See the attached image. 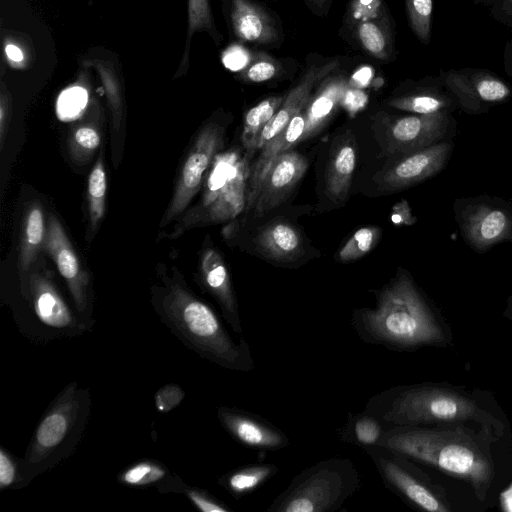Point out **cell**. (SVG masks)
I'll use <instances>...</instances> for the list:
<instances>
[{
  "label": "cell",
  "mask_w": 512,
  "mask_h": 512,
  "mask_svg": "<svg viewBox=\"0 0 512 512\" xmlns=\"http://www.w3.org/2000/svg\"><path fill=\"white\" fill-rule=\"evenodd\" d=\"M376 299L374 308L352 315L351 325L363 342L396 352L448 344L442 322L408 273L399 272Z\"/></svg>",
  "instance_id": "1"
},
{
  "label": "cell",
  "mask_w": 512,
  "mask_h": 512,
  "mask_svg": "<svg viewBox=\"0 0 512 512\" xmlns=\"http://www.w3.org/2000/svg\"><path fill=\"white\" fill-rule=\"evenodd\" d=\"M378 446L465 481L479 501L487 498L494 481L495 465L488 443L463 426L387 427Z\"/></svg>",
  "instance_id": "2"
},
{
  "label": "cell",
  "mask_w": 512,
  "mask_h": 512,
  "mask_svg": "<svg viewBox=\"0 0 512 512\" xmlns=\"http://www.w3.org/2000/svg\"><path fill=\"white\" fill-rule=\"evenodd\" d=\"M364 411L385 426H428L474 422L492 439L503 434V424L466 392L434 383L401 385L372 396Z\"/></svg>",
  "instance_id": "3"
},
{
  "label": "cell",
  "mask_w": 512,
  "mask_h": 512,
  "mask_svg": "<svg viewBox=\"0 0 512 512\" xmlns=\"http://www.w3.org/2000/svg\"><path fill=\"white\" fill-rule=\"evenodd\" d=\"M155 310L168 329L190 350L228 370L255 368L244 337L236 342L213 309L183 284L172 281L158 295Z\"/></svg>",
  "instance_id": "4"
},
{
  "label": "cell",
  "mask_w": 512,
  "mask_h": 512,
  "mask_svg": "<svg viewBox=\"0 0 512 512\" xmlns=\"http://www.w3.org/2000/svg\"><path fill=\"white\" fill-rule=\"evenodd\" d=\"M90 397L76 382L68 384L43 414L20 460L23 486L69 456L84 432Z\"/></svg>",
  "instance_id": "5"
},
{
  "label": "cell",
  "mask_w": 512,
  "mask_h": 512,
  "mask_svg": "<svg viewBox=\"0 0 512 512\" xmlns=\"http://www.w3.org/2000/svg\"><path fill=\"white\" fill-rule=\"evenodd\" d=\"M359 486L360 475L351 459L328 458L298 473L267 512H334Z\"/></svg>",
  "instance_id": "6"
},
{
  "label": "cell",
  "mask_w": 512,
  "mask_h": 512,
  "mask_svg": "<svg viewBox=\"0 0 512 512\" xmlns=\"http://www.w3.org/2000/svg\"><path fill=\"white\" fill-rule=\"evenodd\" d=\"M248 159L236 150L218 153L206 175L200 202L192 208L177 227L180 232L207 223L230 220L247 203Z\"/></svg>",
  "instance_id": "7"
},
{
  "label": "cell",
  "mask_w": 512,
  "mask_h": 512,
  "mask_svg": "<svg viewBox=\"0 0 512 512\" xmlns=\"http://www.w3.org/2000/svg\"><path fill=\"white\" fill-rule=\"evenodd\" d=\"M363 450L373 462L385 486L410 506L428 512H450L442 487L432 482L415 462L382 446Z\"/></svg>",
  "instance_id": "8"
},
{
  "label": "cell",
  "mask_w": 512,
  "mask_h": 512,
  "mask_svg": "<svg viewBox=\"0 0 512 512\" xmlns=\"http://www.w3.org/2000/svg\"><path fill=\"white\" fill-rule=\"evenodd\" d=\"M453 211L462 239L474 252L512 242V202L488 194L460 197Z\"/></svg>",
  "instance_id": "9"
},
{
  "label": "cell",
  "mask_w": 512,
  "mask_h": 512,
  "mask_svg": "<svg viewBox=\"0 0 512 512\" xmlns=\"http://www.w3.org/2000/svg\"><path fill=\"white\" fill-rule=\"evenodd\" d=\"M224 129L218 124L206 125L198 133L180 170L170 204L162 218L161 227L179 216L200 190L206 173L223 147Z\"/></svg>",
  "instance_id": "10"
},
{
  "label": "cell",
  "mask_w": 512,
  "mask_h": 512,
  "mask_svg": "<svg viewBox=\"0 0 512 512\" xmlns=\"http://www.w3.org/2000/svg\"><path fill=\"white\" fill-rule=\"evenodd\" d=\"M440 82L454 97L457 107L470 115L486 113L512 96L505 81L484 69H450L441 73Z\"/></svg>",
  "instance_id": "11"
},
{
  "label": "cell",
  "mask_w": 512,
  "mask_h": 512,
  "mask_svg": "<svg viewBox=\"0 0 512 512\" xmlns=\"http://www.w3.org/2000/svg\"><path fill=\"white\" fill-rule=\"evenodd\" d=\"M456 122L452 114H409L391 118L386 126L388 155L408 154L445 140H452Z\"/></svg>",
  "instance_id": "12"
},
{
  "label": "cell",
  "mask_w": 512,
  "mask_h": 512,
  "mask_svg": "<svg viewBox=\"0 0 512 512\" xmlns=\"http://www.w3.org/2000/svg\"><path fill=\"white\" fill-rule=\"evenodd\" d=\"M53 260L65 280L80 319L92 327L89 275L67 237L59 220L50 216L42 248Z\"/></svg>",
  "instance_id": "13"
},
{
  "label": "cell",
  "mask_w": 512,
  "mask_h": 512,
  "mask_svg": "<svg viewBox=\"0 0 512 512\" xmlns=\"http://www.w3.org/2000/svg\"><path fill=\"white\" fill-rule=\"evenodd\" d=\"M453 150V141L445 140L398 156L384 171L380 187L387 191L402 190L439 174L447 166Z\"/></svg>",
  "instance_id": "14"
},
{
  "label": "cell",
  "mask_w": 512,
  "mask_h": 512,
  "mask_svg": "<svg viewBox=\"0 0 512 512\" xmlns=\"http://www.w3.org/2000/svg\"><path fill=\"white\" fill-rule=\"evenodd\" d=\"M217 418L237 442L249 448L279 450L290 445V439L281 429L249 411L221 406L217 409Z\"/></svg>",
  "instance_id": "15"
},
{
  "label": "cell",
  "mask_w": 512,
  "mask_h": 512,
  "mask_svg": "<svg viewBox=\"0 0 512 512\" xmlns=\"http://www.w3.org/2000/svg\"><path fill=\"white\" fill-rule=\"evenodd\" d=\"M28 287L34 312L45 326L69 335L88 330L87 325L72 312L48 275L32 273Z\"/></svg>",
  "instance_id": "16"
},
{
  "label": "cell",
  "mask_w": 512,
  "mask_h": 512,
  "mask_svg": "<svg viewBox=\"0 0 512 512\" xmlns=\"http://www.w3.org/2000/svg\"><path fill=\"white\" fill-rule=\"evenodd\" d=\"M308 168L306 158L294 151L280 155L269 170L255 203V216L278 207L299 183Z\"/></svg>",
  "instance_id": "17"
},
{
  "label": "cell",
  "mask_w": 512,
  "mask_h": 512,
  "mask_svg": "<svg viewBox=\"0 0 512 512\" xmlns=\"http://www.w3.org/2000/svg\"><path fill=\"white\" fill-rule=\"evenodd\" d=\"M338 61L332 60L323 65L311 66L299 83L284 97V100L262 130L256 144V150L262 149L272 138L279 134L297 114L307 105L313 87L337 66Z\"/></svg>",
  "instance_id": "18"
},
{
  "label": "cell",
  "mask_w": 512,
  "mask_h": 512,
  "mask_svg": "<svg viewBox=\"0 0 512 512\" xmlns=\"http://www.w3.org/2000/svg\"><path fill=\"white\" fill-rule=\"evenodd\" d=\"M200 270L203 283L218 302L224 319L235 333L242 335L237 299L220 254L211 248L205 250L201 257Z\"/></svg>",
  "instance_id": "19"
},
{
  "label": "cell",
  "mask_w": 512,
  "mask_h": 512,
  "mask_svg": "<svg viewBox=\"0 0 512 512\" xmlns=\"http://www.w3.org/2000/svg\"><path fill=\"white\" fill-rule=\"evenodd\" d=\"M305 123V116L302 111L292 118L288 125L261 149V154L250 172L246 203L248 210L255 206L265 178L278 157L302 140Z\"/></svg>",
  "instance_id": "20"
},
{
  "label": "cell",
  "mask_w": 512,
  "mask_h": 512,
  "mask_svg": "<svg viewBox=\"0 0 512 512\" xmlns=\"http://www.w3.org/2000/svg\"><path fill=\"white\" fill-rule=\"evenodd\" d=\"M380 12L379 0H357L353 3L356 33L362 47L370 55L386 60L390 55L392 39L388 20Z\"/></svg>",
  "instance_id": "21"
},
{
  "label": "cell",
  "mask_w": 512,
  "mask_h": 512,
  "mask_svg": "<svg viewBox=\"0 0 512 512\" xmlns=\"http://www.w3.org/2000/svg\"><path fill=\"white\" fill-rule=\"evenodd\" d=\"M231 19L235 34L241 40L269 44L278 39L270 15L251 0H233Z\"/></svg>",
  "instance_id": "22"
},
{
  "label": "cell",
  "mask_w": 512,
  "mask_h": 512,
  "mask_svg": "<svg viewBox=\"0 0 512 512\" xmlns=\"http://www.w3.org/2000/svg\"><path fill=\"white\" fill-rule=\"evenodd\" d=\"M348 87L343 77H334L324 84L318 93L309 99L305 110V131L302 140L316 135L329 121Z\"/></svg>",
  "instance_id": "23"
},
{
  "label": "cell",
  "mask_w": 512,
  "mask_h": 512,
  "mask_svg": "<svg viewBox=\"0 0 512 512\" xmlns=\"http://www.w3.org/2000/svg\"><path fill=\"white\" fill-rule=\"evenodd\" d=\"M388 105L412 114H452L458 108L451 93L445 87L442 89L439 86L393 98Z\"/></svg>",
  "instance_id": "24"
},
{
  "label": "cell",
  "mask_w": 512,
  "mask_h": 512,
  "mask_svg": "<svg viewBox=\"0 0 512 512\" xmlns=\"http://www.w3.org/2000/svg\"><path fill=\"white\" fill-rule=\"evenodd\" d=\"M46 232L41 206L39 204L30 205L22 220L18 262L21 281L35 261L39 250L43 248Z\"/></svg>",
  "instance_id": "25"
},
{
  "label": "cell",
  "mask_w": 512,
  "mask_h": 512,
  "mask_svg": "<svg viewBox=\"0 0 512 512\" xmlns=\"http://www.w3.org/2000/svg\"><path fill=\"white\" fill-rule=\"evenodd\" d=\"M356 165L355 148L351 143H343L331 156L326 173V192L335 203L346 199Z\"/></svg>",
  "instance_id": "26"
},
{
  "label": "cell",
  "mask_w": 512,
  "mask_h": 512,
  "mask_svg": "<svg viewBox=\"0 0 512 512\" xmlns=\"http://www.w3.org/2000/svg\"><path fill=\"white\" fill-rule=\"evenodd\" d=\"M257 243L265 255L275 260L293 259L301 248L299 233L285 222H274L265 227L259 233Z\"/></svg>",
  "instance_id": "27"
},
{
  "label": "cell",
  "mask_w": 512,
  "mask_h": 512,
  "mask_svg": "<svg viewBox=\"0 0 512 512\" xmlns=\"http://www.w3.org/2000/svg\"><path fill=\"white\" fill-rule=\"evenodd\" d=\"M279 471L272 463H256L236 468L219 479V485L239 498L259 488Z\"/></svg>",
  "instance_id": "28"
},
{
  "label": "cell",
  "mask_w": 512,
  "mask_h": 512,
  "mask_svg": "<svg viewBox=\"0 0 512 512\" xmlns=\"http://www.w3.org/2000/svg\"><path fill=\"white\" fill-rule=\"evenodd\" d=\"M386 426L373 414L366 411L350 414L341 428L339 437L342 441L361 447L379 444Z\"/></svg>",
  "instance_id": "29"
},
{
  "label": "cell",
  "mask_w": 512,
  "mask_h": 512,
  "mask_svg": "<svg viewBox=\"0 0 512 512\" xmlns=\"http://www.w3.org/2000/svg\"><path fill=\"white\" fill-rule=\"evenodd\" d=\"M283 100L284 98L281 96L270 97L247 112L242 133V143L248 152L247 156L253 154L256 150V144L262 130L279 109Z\"/></svg>",
  "instance_id": "30"
},
{
  "label": "cell",
  "mask_w": 512,
  "mask_h": 512,
  "mask_svg": "<svg viewBox=\"0 0 512 512\" xmlns=\"http://www.w3.org/2000/svg\"><path fill=\"white\" fill-rule=\"evenodd\" d=\"M101 143V128L97 121L84 120L72 128L68 137L71 158L77 163L87 162Z\"/></svg>",
  "instance_id": "31"
},
{
  "label": "cell",
  "mask_w": 512,
  "mask_h": 512,
  "mask_svg": "<svg viewBox=\"0 0 512 512\" xmlns=\"http://www.w3.org/2000/svg\"><path fill=\"white\" fill-rule=\"evenodd\" d=\"M106 190V172L100 154V157L92 168L88 179V208L90 227L92 230L97 228L99 222L104 216Z\"/></svg>",
  "instance_id": "32"
},
{
  "label": "cell",
  "mask_w": 512,
  "mask_h": 512,
  "mask_svg": "<svg viewBox=\"0 0 512 512\" xmlns=\"http://www.w3.org/2000/svg\"><path fill=\"white\" fill-rule=\"evenodd\" d=\"M168 476V470L159 462L143 460L126 468L118 477L119 482L143 487L157 484Z\"/></svg>",
  "instance_id": "33"
},
{
  "label": "cell",
  "mask_w": 512,
  "mask_h": 512,
  "mask_svg": "<svg viewBox=\"0 0 512 512\" xmlns=\"http://www.w3.org/2000/svg\"><path fill=\"white\" fill-rule=\"evenodd\" d=\"M411 29L424 44L431 37L433 0H405Z\"/></svg>",
  "instance_id": "34"
},
{
  "label": "cell",
  "mask_w": 512,
  "mask_h": 512,
  "mask_svg": "<svg viewBox=\"0 0 512 512\" xmlns=\"http://www.w3.org/2000/svg\"><path fill=\"white\" fill-rule=\"evenodd\" d=\"M380 230L377 227H364L357 230L339 251L340 261L356 260L369 252L377 243Z\"/></svg>",
  "instance_id": "35"
},
{
  "label": "cell",
  "mask_w": 512,
  "mask_h": 512,
  "mask_svg": "<svg viewBox=\"0 0 512 512\" xmlns=\"http://www.w3.org/2000/svg\"><path fill=\"white\" fill-rule=\"evenodd\" d=\"M87 91L79 86L66 89L61 93L57 103V110L63 119L74 118L86 106Z\"/></svg>",
  "instance_id": "36"
},
{
  "label": "cell",
  "mask_w": 512,
  "mask_h": 512,
  "mask_svg": "<svg viewBox=\"0 0 512 512\" xmlns=\"http://www.w3.org/2000/svg\"><path fill=\"white\" fill-rule=\"evenodd\" d=\"M23 487L20 460L3 447L0 449V488Z\"/></svg>",
  "instance_id": "37"
},
{
  "label": "cell",
  "mask_w": 512,
  "mask_h": 512,
  "mask_svg": "<svg viewBox=\"0 0 512 512\" xmlns=\"http://www.w3.org/2000/svg\"><path fill=\"white\" fill-rule=\"evenodd\" d=\"M277 71L275 62L267 56H262L248 65L243 71V77L250 82L260 83L272 79Z\"/></svg>",
  "instance_id": "38"
},
{
  "label": "cell",
  "mask_w": 512,
  "mask_h": 512,
  "mask_svg": "<svg viewBox=\"0 0 512 512\" xmlns=\"http://www.w3.org/2000/svg\"><path fill=\"white\" fill-rule=\"evenodd\" d=\"M186 495L190 501L203 512H231L232 509L224 502L219 501L207 491L197 488H189Z\"/></svg>",
  "instance_id": "39"
},
{
  "label": "cell",
  "mask_w": 512,
  "mask_h": 512,
  "mask_svg": "<svg viewBox=\"0 0 512 512\" xmlns=\"http://www.w3.org/2000/svg\"><path fill=\"white\" fill-rule=\"evenodd\" d=\"M185 396V392L177 384H166L155 394V404L160 412H168L176 408Z\"/></svg>",
  "instance_id": "40"
},
{
  "label": "cell",
  "mask_w": 512,
  "mask_h": 512,
  "mask_svg": "<svg viewBox=\"0 0 512 512\" xmlns=\"http://www.w3.org/2000/svg\"><path fill=\"white\" fill-rule=\"evenodd\" d=\"M248 60L247 51L239 46L230 47L223 55L224 65L233 71L242 69L247 65Z\"/></svg>",
  "instance_id": "41"
},
{
  "label": "cell",
  "mask_w": 512,
  "mask_h": 512,
  "mask_svg": "<svg viewBox=\"0 0 512 512\" xmlns=\"http://www.w3.org/2000/svg\"><path fill=\"white\" fill-rule=\"evenodd\" d=\"M366 100L367 97L362 91L357 90L356 88L348 89L347 87L340 104H342L347 111L355 113L365 105Z\"/></svg>",
  "instance_id": "42"
},
{
  "label": "cell",
  "mask_w": 512,
  "mask_h": 512,
  "mask_svg": "<svg viewBox=\"0 0 512 512\" xmlns=\"http://www.w3.org/2000/svg\"><path fill=\"white\" fill-rule=\"evenodd\" d=\"M209 21V9L207 0H190L191 27L203 25Z\"/></svg>",
  "instance_id": "43"
},
{
  "label": "cell",
  "mask_w": 512,
  "mask_h": 512,
  "mask_svg": "<svg viewBox=\"0 0 512 512\" xmlns=\"http://www.w3.org/2000/svg\"><path fill=\"white\" fill-rule=\"evenodd\" d=\"M11 118V105L8 96L2 95L0 104V149L2 151Z\"/></svg>",
  "instance_id": "44"
},
{
  "label": "cell",
  "mask_w": 512,
  "mask_h": 512,
  "mask_svg": "<svg viewBox=\"0 0 512 512\" xmlns=\"http://www.w3.org/2000/svg\"><path fill=\"white\" fill-rule=\"evenodd\" d=\"M5 52L7 57L13 62H20L23 60L22 51L15 45H6Z\"/></svg>",
  "instance_id": "45"
},
{
  "label": "cell",
  "mask_w": 512,
  "mask_h": 512,
  "mask_svg": "<svg viewBox=\"0 0 512 512\" xmlns=\"http://www.w3.org/2000/svg\"><path fill=\"white\" fill-rule=\"evenodd\" d=\"M503 316L509 320H512V294L507 299V305L503 311Z\"/></svg>",
  "instance_id": "46"
},
{
  "label": "cell",
  "mask_w": 512,
  "mask_h": 512,
  "mask_svg": "<svg viewBox=\"0 0 512 512\" xmlns=\"http://www.w3.org/2000/svg\"><path fill=\"white\" fill-rule=\"evenodd\" d=\"M501 10L506 16H512V0H504L501 5Z\"/></svg>",
  "instance_id": "47"
},
{
  "label": "cell",
  "mask_w": 512,
  "mask_h": 512,
  "mask_svg": "<svg viewBox=\"0 0 512 512\" xmlns=\"http://www.w3.org/2000/svg\"><path fill=\"white\" fill-rule=\"evenodd\" d=\"M318 5H322L326 0H313Z\"/></svg>",
  "instance_id": "48"
}]
</instances>
